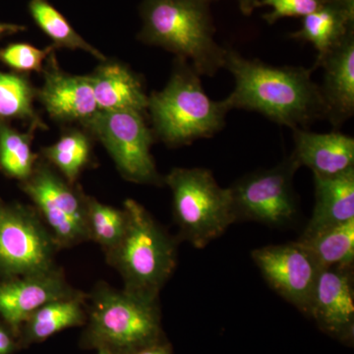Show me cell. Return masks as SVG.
I'll list each match as a JSON object with an SVG mask.
<instances>
[{"instance_id":"20","label":"cell","mask_w":354,"mask_h":354,"mask_svg":"<svg viewBox=\"0 0 354 354\" xmlns=\"http://www.w3.org/2000/svg\"><path fill=\"white\" fill-rule=\"evenodd\" d=\"M87 293L55 300L39 307L20 327L18 339L21 348L39 344L50 337L70 329L84 327L87 321Z\"/></svg>"},{"instance_id":"14","label":"cell","mask_w":354,"mask_h":354,"mask_svg":"<svg viewBox=\"0 0 354 354\" xmlns=\"http://www.w3.org/2000/svg\"><path fill=\"white\" fill-rule=\"evenodd\" d=\"M353 268L321 270L309 316L319 327L342 342L353 339Z\"/></svg>"},{"instance_id":"33","label":"cell","mask_w":354,"mask_h":354,"mask_svg":"<svg viewBox=\"0 0 354 354\" xmlns=\"http://www.w3.org/2000/svg\"><path fill=\"white\" fill-rule=\"evenodd\" d=\"M97 354H111L104 351H97Z\"/></svg>"},{"instance_id":"7","label":"cell","mask_w":354,"mask_h":354,"mask_svg":"<svg viewBox=\"0 0 354 354\" xmlns=\"http://www.w3.org/2000/svg\"><path fill=\"white\" fill-rule=\"evenodd\" d=\"M19 187L31 200L59 250L90 241L88 196L78 184L68 183L39 156L31 176Z\"/></svg>"},{"instance_id":"9","label":"cell","mask_w":354,"mask_h":354,"mask_svg":"<svg viewBox=\"0 0 354 354\" xmlns=\"http://www.w3.org/2000/svg\"><path fill=\"white\" fill-rule=\"evenodd\" d=\"M84 128L106 149L123 178L144 185H165L151 153L153 134L144 113L100 111Z\"/></svg>"},{"instance_id":"24","label":"cell","mask_w":354,"mask_h":354,"mask_svg":"<svg viewBox=\"0 0 354 354\" xmlns=\"http://www.w3.org/2000/svg\"><path fill=\"white\" fill-rule=\"evenodd\" d=\"M36 130L20 132L8 123H0V171L19 183L31 176L39 158L32 151Z\"/></svg>"},{"instance_id":"31","label":"cell","mask_w":354,"mask_h":354,"mask_svg":"<svg viewBox=\"0 0 354 354\" xmlns=\"http://www.w3.org/2000/svg\"><path fill=\"white\" fill-rule=\"evenodd\" d=\"M24 26L11 24V23H0V38L8 35L16 34V32L25 31Z\"/></svg>"},{"instance_id":"25","label":"cell","mask_w":354,"mask_h":354,"mask_svg":"<svg viewBox=\"0 0 354 354\" xmlns=\"http://www.w3.org/2000/svg\"><path fill=\"white\" fill-rule=\"evenodd\" d=\"M28 7L32 20L53 41L55 48L86 51L100 62H106L104 55L80 36L64 14L48 0H30Z\"/></svg>"},{"instance_id":"12","label":"cell","mask_w":354,"mask_h":354,"mask_svg":"<svg viewBox=\"0 0 354 354\" xmlns=\"http://www.w3.org/2000/svg\"><path fill=\"white\" fill-rule=\"evenodd\" d=\"M80 292L82 290L70 285L59 266L48 271L0 279V317L18 337L26 319L39 307Z\"/></svg>"},{"instance_id":"8","label":"cell","mask_w":354,"mask_h":354,"mask_svg":"<svg viewBox=\"0 0 354 354\" xmlns=\"http://www.w3.org/2000/svg\"><path fill=\"white\" fill-rule=\"evenodd\" d=\"M59 251L32 205L0 198V279L53 269Z\"/></svg>"},{"instance_id":"3","label":"cell","mask_w":354,"mask_h":354,"mask_svg":"<svg viewBox=\"0 0 354 354\" xmlns=\"http://www.w3.org/2000/svg\"><path fill=\"white\" fill-rule=\"evenodd\" d=\"M140 41L187 60L201 76L223 69L227 48L216 43L207 0H142Z\"/></svg>"},{"instance_id":"32","label":"cell","mask_w":354,"mask_h":354,"mask_svg":"<svg viewBox=\"0 0 354 354\" xmlns=\"http://www.w3.org/2000/svg\"><path fill=\"white\" fill-rule=\"evenodd\" d=\"M239 9L244 15L249 16L259 7V0H237Z\"/></svg>"},{"instance_id":"10","label":"cell","mask_w":354,"mask_h":354,"mask_svg":"<svg viewBox=\"0 0 354 354\" xmlns=\"http://www.w3.org/2000/svg\"><path fill=\"white\" fill-rule=\"evenodd\" d=\"M290 155L272 169L246 174L230 188L236 221L271 227L290 225L298 215L295 176L299 169Z\"/></svg>"},{"instance_id":"15","label":"cell","mask_w":354,"mask_h":354,"mask_svg":"<svg viewBox=\"0 0 354 354\" xmlns=\"http://www.w3.org/2000/svg\"><path fill=\"white\" fill-rule=\"evenodd\" d=\"M322 67L324 79L320 86L326 108V120L335 130L354 114V30L313 68Z\"/></svg>"},{"instance_id":"5","label":"cell","mask_w":354,"mask_h":354,"mask_svg":"<svg viewBox=\"0 0 354 354\" xmlns=\"http://www.w3.org/2000/svg\"><path fill=\"white\" fill-rule=\"evenodd\" d=\"M123 209L127 230L118 245L104 255L106 262L120 274L124 290L160 299L176 271L180 241L135 200H125Z\"/></svg>"},{"instance_id":"19","label":"cell","mask_w":354,"mask_h":354,"mask_svg":"<svg viewBox=\"0 0 354 354\" xmlns=\"http://www.w3.org/2000/svg\"><path fill=\"white\" fill-rule=\"evenodd\" d=\"M353 30L354 0H327L315 12L302 18L301 27L290 37L311 44L319 62Z\"/></svg>"},{"instance_id":"30","label":"cell","mask_w":354,"mask_h":354,"mask_svg":"<svg viewBox=\"0 0 354 354\" xmlns=\"http://www.w3.org/2000/svg\"><path fill=\"white\" fill-rule=\"evenodd\" d=\"M132 354H172L171 346L169 342L164 341L147 346V348L139 349Z\"/></svg>"},{"instance_id":"26","label":"cell","mask_w":354,"mask_h":354,"mask_svg":"<svg viewBox=\"0 0 354 354\" xmlns=\"http://www.w3.org/2000/svg\"><path fill=\"white\" fill-rule=\"evenodd\" d=\"M124 209L114 208L92 196L88 198V239L101 247L104 255L118 245L127 230Z\"/></svg>"},{"instance_id":"13","label":"cell","mask_w":354,"mask_h":354,"mask_svg":"<svg viewBox=\"0 0 354 354\" xmlns=\"http://www.w3.org/2000/svg\"><path fill=\"white\" fill-rule=\"evenodd\" d=\"M44 83L37 97L53 120L78 122L86 127L99 113L90 76H77L60 68L55 51L46 58L41 71Z\"/></svg>"},{"instance_id":"16","label":"cell","mask_w":354,"mask_h":354,"mask_svg":"<svg viewBox=\"0 0 354 354\" xmlns=\"http://www.w3.org/2000/svg\"><path fill=\"white\" fill-rule=\"evenodd\" d=\"M292 132L295 148L290 155L313 176H335L354 169L353 137L337 130L316 133L295 128Z\"/></svg>"},{"instance_id":"17","label":"cell","mask_w":354,"mask_h":354,"mask_svg":"<svg viewBox=\"0 0 354 354\" xmlns=\"http://www.w3.org/2000/svg\"><path fill=\"white\" fill-rule=\"evenodd\" d=\"M313 176L315 206L299 241L354 220V169L335 176Z\"/></svg>"},{"instance_id":"21","label":"cell","mask_w":354,"mask_h":354,"mask_svg":"<svg viewBox=\"0 0 354 354\" xmlns=\"http://www.w3.org/2000/svg\"><path fill=\"white\" fill-rule=\"evenodd\" d=\"M37 88L25 74L0 71V123L20 120L29 128L46 129V124L35 111Z\"/></svg>"},{"instance_id":"23","label":"cell","mask_w":354,"mask_h":354,"mask_svg":"<svg viewBox=\"0 0 354 354\" xmlns=\"http://www.w3.org/2000/svg\"><path fill=\"white\" fill-rule=\"evenodd\" d=\"M297 241L313 256L321 270L353 268L354 220Z\"/></svg>"},{"instance_id":"2","label":"cell","mask_w":354,"mask_h":354,"mask_svg":"<svg viewBox=\"0 0 354 354\" xmlns=\"http://www.w3.org/2000/svg\"><path fill=\"white\" fill-rule=\"evenodd\" d=\"M80 348L132 354L164 341L160 299L118 290L106 281L87 293Z\"/></svg>"},{"instance_id":"29","label":"cell","mask_w":354,"mask_h":354,"mask_svg":"<svg viewBox=\"0 0 354 354\" xmlns=\"http://www.w3.org/2000/svg\"><path fill=\"white\" fill-rule=\"evenodd\" d=\"M19 348L17 335L6 323H0V354H12Z\"/></svg>"},{"instance_id":"34","label":"cell","mask_w":354,"mask_h":354,"mask_svg":"<svg viewBox=\"0 0 354 354\" xmlns=\"http://www.w3.org/2000/svg\"><path fill=\"white\" fill-rule=\"evenodd\" d=\"M207 1H209V3H211L212 1H216V0H207Z\"/></svg>"},{"instance_id":"22","label":"cell","mask_w":354,"mask_h":354,"mask_svg":"<svg viewBox=\"0 0 354 354\" xmlns=\"http://www.w3.org/2000/svg\"><path fill=\"white\" fill-rule=\"evenodd\" d=\"M41 157L68 183L75 184L81 174L92 165V144L85 132L67 130L55 144L41 149Z\"/></svg>"},{"instance_id":"4","label":"cell","mask_w":354,"mask_h":354,"mask_svg":"<svg viewBox=\"0 0 354 354\" xmlns=\"http://www.w3.org/2000/svg\"><path fill=\"white\" fill-rule=\"evenodd\" d=\"M230 109L213 101L203 88L201 75L187 60L176 57L169 82L149 95L153 135L171 148L211 138L225 127Z\"/></svg>"},{"instance_id":"11","label":"cell","mask_w":354,"mask_h":354,"mask_svg":"<svg viewBox=\"0 0 354 354\" xmlns=\"http://www.w3.org/2000/svg\"><path fill=\"white\" fill-rule=\"evenodd\" d=\"M251 257L263 278L283 299L308 315L321 268L299 242L255 249Z\"/></svg>"},{"instance_id":"27","label":"cell","mask_w":354,"mask_h":354,"mask_svg":"<svg viewBox=\"0 0 354 354\" xmlns=\"http://www.w3.org/2000/svg\"><path fill=\"white\" fill-rule=\"evenodd\" d=\"M55 48L53 46L39 48L27 43L10 44L0 48V62L16 73L41 72L46 58Z\"/></svg>"},{"instance_id":"6","label":"cell","mask_w":354,"mask_h":354,"mask_svg":"<svg viewBox=\"0 0 354 354\" xmlns=\"http://www.w3.org/2000/svg\"><path fill=\"white\" fill-rule=\"evenodd\" d=\"M164 181L171 191L179 241L204 248L236 221L230 188L221 187L209 169L174 167Z\"/></svg>"},{"instance_id":"1","label":"cell","mask_w":354,"mask_h":354,"mask_svg":"<svg viewBox=\"0 0 354 354\" xmlns=\"http://www.w3.org/2000/svg\"><path fill=\"white\" fill-rule=\"evenodd\" d=\"M223 69L234 78V90L223 100L230 111H254L291 129H307L326 118L320 86L312 78L314 68L272 66L227 48Z\"/></svg>"},{"instance_id":"18","label":"cell","mask_w":354,"mask_h":354,"mask_svg":"<svg viewBox=\"0 0 354 354\" xmlns=\"http://www.w3.org/2000/svg\"><path fill=\"white\" fill-rule=\"evenodd\" d=\"M90 79L100 111L145 113L148 109L149 95L143 84L124 64L108 60L102 62Z\"/></svg>"},{"instance_id":"28","label":"cell","mask_w":354,"mask_h":354,"mask_svg":"<svg viewBox=\"0 0 354 354\" xmlns=\"http://www.w3.org/2000/svg\"><path fill=\"white\" fill-rule=\"evenodd\" d=\"M327 0H259V7H271V12L263 18L272 25L283 18H304L318 10Z\"/></svg>"}]
</instances>
